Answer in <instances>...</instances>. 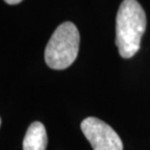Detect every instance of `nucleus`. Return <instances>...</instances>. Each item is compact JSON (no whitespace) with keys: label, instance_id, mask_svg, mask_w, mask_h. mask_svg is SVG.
Here are the masks:
<instances>
[{"label":"nucleus","instance_id":"obj_2","mask_svg":"<svg viewBox=\"0 0 150 150\" xmlns=\"http://www.w3.org/2000/svg\"><path fill=\"white\" fill-rule=\"evenodd\" d=\"M79 33L73 22L60 24L53 32L45 50V61L50 69L64 70L76 60L79 49Z\"/></svg>","mask_w":150,"mask_h":150},{"label":"nucleus","instance_id":"obj_5","mask_svg":"<svg viewBox=\"0 0 150 150\" xmlns=\"http://www.w3.org/2000/svg\"><path fill=\"white\" fill-rule=\"evenodd\" d=\"M4 1L7 3V4L16 5V4H18V3H21L22 0H4Z\"/></svg>","mask_w":150,"mask_h":150},{"label":"nucleus","instance_id":"obj_1","mask_svg":"<svg viewBox=\"0 0 150 150\" xmlns=\"http://www.w3.org/2000/svg\"><path fill=\"white\" fill-rule=\"evenodd\" d=\"M146 28L144 10L137 0H124L116 16L115 44L123 58H131L139 52Z\"/></svg>","mask_w":150,"mask_h":150},{"label":"nucleus","instance_id":"obj_3","mask_svg":"<svg viewBox=\"0 0 150 150\" xmlns=\"http://www.w3.org/2000/svg\"><path fill=\"white\" fill-rule=\"evenodd\" d=\"M81 129L93 150H123L122 140L117 133L99 118H85Z\"/></svg>","mask_w":150,"mask_h":150},{"label":"nucleus","instance_id":"obj_6","mask_svg":"<svg viewBox=\"0 0 150 150\" xmlns=\"http://www.w3.org/2000/svg\"><path fill=\"white\" fill-rule=\"evenodd\" d=\"M0 125H1V118H0Z\"/></svg>","mask_w":150,"mask_h":150},{"label":"nucleus","instance_id":"obj_4","mask_svg":"<svg viewBox=\"0 0 150 150\" xmlns=\"http://www.w3.org/2000/svg\"><path fill=\"white\" fill-rule=\"evenodd\" d=\"M47 135L44 124L36 121L30 124L22 143L23 150H46Z\"/></svg>","mask_w":150,"mask_h":150}]
</instances>
